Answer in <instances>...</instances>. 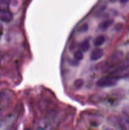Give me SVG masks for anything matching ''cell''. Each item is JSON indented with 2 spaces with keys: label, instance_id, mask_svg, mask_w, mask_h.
Masks as SVG:
<instances>
[{
  "label": "cell",
  "instance_id": "6da1fadb",
  "mask_svg": "<svg viewBox=\"0 0 129 130\" xmlns=\"http://www.w3.org/2000/svg\"><path fill=\"white\" fill-rule=\"evenodd\" d=\"M108 76L117 80L127 79L129 77V59L119 62Z\"/></svg>",
  "mask_w": 129,
  "mask_h": 130
},
{
  "label": "cell",
  "instance_id": "7a4b0ae2",
  "mask_svg": "<svg viewBox=\"0 0 129 130\" xmlns=\"http://www.w3.org/2000/svg\"><path fill=\"white\" fill-rule=\"evenodd\" d=\"M123 57V52L121 50H118L111 55L104 63L105 68L106 69L115 67L121 61Z\"/></svg>",
  "mask_w": 129,
  "mask_h": 130
},
{
  "label": "cell",
  "instance_id": "3957f363",
  "mask_svg": "<svg viewBox=\"0 0 129 130\" xmlns=\"http://www.w3.org/2000/svg\"><path fill=\"white\" fill-rule=\"evenodd\" d=\"M117 83V79L108 76L106 77L99 79L96 83V85L101 88H109L115 86Z\"/></svg>",
  "mask_w": 129,
  "mask_h": 130
},
{
  "label": "cell",
  "instance_id": "277c9868",
  "mask_svg": "<svg viewBox=\"0 0 129 130\" xmlns=\"http://www.w3.org/2000/svg\"><path fill=\"white\" fill-rule=\"evenodd\" d=\"M115 124L118 128L123 130H129V119L126 117L118 116L115 117L114 119Z\"/></svg>",
  "mask_w": 129,
  "mask_h": 130
},
{
  "label": "cell",
  "instance_id": "5b68a950",
  "mask_svg": "<svg viewBox=\"0 0 129 130\" xmlns=\"http://www.w3.org/2000/svg\"><path fill=\"white\" fill-rule=\"evenodd\" d=\"M13 19V15L8 10H0V20L5 23L11 22Z\"/></svg>",
  "mask_w": 129,
  "mask_h": 130
},
{
  "label": "cell",
  "instance_id": "8992f818",
  "mask_svg": "<svg viewBox=\"0 0 129 130\" xmlns=\"http://www.w3.org/2000/svg\"><path fill=\"white\" fill-rule=\"evenodd\" d=\"M104 55V50L100 48H95L92 51L90 58L92 61H96L102 58Z\"/></svg>",
  "mask_w": 129,
  "mask_h": 130
},
{
  "label": "cell",
  "instance_id": "52a82bcc",
  "mask_svg": "<svg viewBox=\"0 0 129 130\" xmlns=\"http://www.w3.org/2000/svg\"><path fill=\"white\" fill-rule=\"evenodd\" d=\"M10 99H11V95L10 91H3L0 94V102L3 105H7Z\"/></svg>",
  "mask_w": 129,
  "mask_h": 130
},
{
  "label": "cell",
  "instance_id": "ba28073f",
  "mask_svg": "<svg viewBox=\"0 0 129 130\" xmlns=\"http://www.w3.org/2000/svg\"><path fill=\"white\" fill-rule=\"evenodd\" d=\"M114 24L113 19H107L106 20H104L102 22H101L99 25V29L101 30H107L109 27L111 26Z\"/></svg>",
  "mask_w": 129,
  "mask_h": 130
},
{
  "label": "cell",
  "instance_id": "9c48e42d",
  "mask_svg": "<svg viewBox=\"0 0 129 130\" xmlns=\"http://www.w3.org/2000/svg\"><path fill=\"white\" fill-rule=\"evenodd\" d=\"M105 41V37L102 35H99L95 38L93 44L95 46H100L102 45Z\"/></svg>",
  "mask_w": 129,
  "mask_h": 130
},
{
  "label": "cell",
  "instance_id": "30bf717a",
  "mask_svg": "<svg viewBox=\"0 0 129 130\" xmlns=\"http://www.w3.org/2000/svg\"><path fill=\"white\" fill-rule=\"evenodd\" d=\"M11 0H0V10H8Z\"/></svg>",
  "mask_w": 129,
  "mask_h": 130
},
{
  "label": "cell",
  "instance_id": "8fae6325",
  "mask_svg": "<svg viewBox=\"0 0 129 130\" xmlns=\"http://www.w3.org/2000/svg\"><path fill=\"white\" fill-rule=\"evenodd\" d=\"M80 50L82 52H86L89 50L90 48V43L89 40H85L80 44Z\"/></svg>",
  "mask_w": 129,
  "mask_h": 130
},
{
  "label": "cell",
  "instance_id": "7c38bea8",
  "mask_svg": "<svg viewBox=\"0 0 129 130\" xmlns=\"http://www.w3.org/2000/svg\"><path fill=\"white\" fill-rule=\"evenodd\" d=\"M84 81L82 79H77L73 83V86L76 89H80L82 88V86H83Z\"/></svg>",
  "mask_w": 129,
  "mask_h": 130
},
{
  "label": "cell",
  "instance_id": "4fadbf2b",
  "mask_svg": "<svg viewBox=\"0 0 129 130\" xmlns=\"http://www.w3.org/2000/svg\"><path fill=\"white\" fill-rule=\"evenodd\" d=\"M73 58L78 61L82 60L83 58V54L82 50H77L73 55Z\"/></svg>",
  "mask_w": 129,
  "mask_h": 130
},
{
  "label": "cell",
  "instance_id": "5bb4252c",
  "mask_svg": "<svg viewBox=\"0 0 129 130\" xmlns=\"http://www.w3.org/2000/svg\"><path fill=\"white\" fill-rule=\"evenodd\" d=\"M89 29V25L87 24H83L82 25L78 27V31L79 32H85L87 31Z\"/></svg>",
  "mask_w": 129,
  "mask_h": 130
},
{
  "label": "cell",
  "instance_id": "9a60e30c",
  "mask_svg": "<svg viewBox=\"0 0 129 130\" xmlns=\"http://www.w3.org/2000/svg\"><path fill=\"white\" fill-rule=\"evenodd\" d=\"M123 114L125 117L129 119V105L124 107L123 109Z\"/></svg>",
  "mask_w": 129,
  "mask_h": 130
},
{
  "label": "cell",
  "instance_id": "2e32d148",
  "mask_svg": "<svg viewBox=\"0 0 129 130\" xmlns=\"http://www.w3.org/2000/svg\"><path fill=\"white\" fill-rule=\"evenodd\" d=\"M78 63H79V61L77 60L75 58H73V60H70V65L73 66H77L78 65Z\"/></svg>",
  "mask_w": 129,
  "mask_h": 130
},
{
  "label": "cell",
  "instance_id": "e0dca14e",
  "mask_svg": "<svg viewBox=\"0 0 129 130\" xmlns=\"http://www.w3.org/2000/svg\"><path fill=\"white\" fill-rule=\"evenodd\" d=\"M3 32V26L1 24H0V35H2Z\"/></svg>",
  "mask_w": 129,
  "mask_h": 130
},
{
  "label": "cell",
  "instance_id": "ac0fdd59",
  "mask_svg": "<svg viewBox=\"0 0 129 130\" xmlns=\"http://www.w3.org/2000/svg\"><path fill=\"white\" fill-rule=\"evenodd\" d=\"M120 2V3L121 4H126L129 1V0H119Z\"/></svg>",
  "mask_w": 129,
  "mask_h": 130
},
{
  "label": "cell",
  "instance_id": "d6986e66",
  "mask_svg": "<svg viewBox=\"0 0 129 130\" xmlns=\"http://www.w3.org/2000/svg\"><path fill=\"white\" fill-rule=\"evenodd\" d=\"M111 3H115L118 1V0H109Z\"/></svg>",
  "mask_w": 129,
  "mask_h": 130
},
{
  "label": "cell",
  "instance_id": "ffe728a7",
  "mask_svg": "<svg viewBox=\"0 0 129 130\" xmlns=\"http://www.w3.org/2000/svg\"><path fill=\"white\" fill-rule=\"evenodd\" d=\"M1 61H0V67H1Z\"/></svg>",
  "mask_w": 129,
  "mask_h": 130
},
{
  "label": "cell",
  "instance_id": "44dd1931",
  "mask_svg": "<svg viewBox=\"0 0 129 130\" xmlns=\"http://www.w3.org/2000/svg\"><path fill=\"white\" fill-rule=\"evenodd\" d=\"M1 35H0V39H1Z\"/></svg>",
  "mask_w": 129,
  "mask_h": 130
},
{
  "label": "cell",
  "instance_id": "7402d4cb",
  "mask_svg": "<svg viewBox=\"0 0 129 130\" xmlns=\"http://www.w3.org/2000/svg\"><path fill=\"white\" fill-rule=\"evenodd\" d=\"M127 79H129V77H128V78H127Z\"/></svg>",
  "mask_w": 129,
  "mask_h": 130
}]
</instances>
